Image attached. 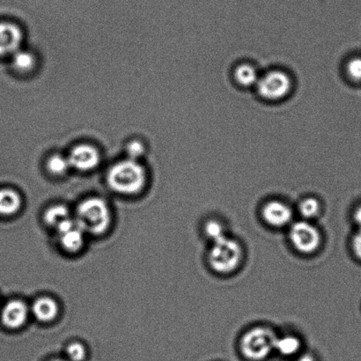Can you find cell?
I'll use <instances>...</instances> for the list:
<instances>
[{"instance_id": "6da1fadb", "label": "cell", "mask_w": 361, "mask_h": 361, "mask_svg": "<svg viewBox=\"0 0 361 361\" xmlns=\"http://www.w3.org/2000/svg\"><path fill=\"white\" fill-rule=\"evenodd\" d=\"M74 219L87 235H104L111 228L113 214L111 205L100 197L85 198L77 205Z\"/></svg>"}, {"instance_id": "7a4b0ae2", "label": "cell", "mask_w": 361, "mask_h": 361, "mask_svg": "<svg viewBox=\"0 0 361 361\" xmlns=\"http://www.w3.org/2000/svg\"><path fill=\"white\" fill-rule=\"evenodd\" d=\"M147 179L146 169L133 160L118 162L109 169L107 176L111 189L123 195L140 193L146 186Z\"/></svg>"}, {"instance_id": "3957f363", "label": "cell", "mask_w": 361, "mask_h": 361, "mask_svg": "<svg viewBox=\"0 0 361 361\" xmlns=\"http://www.w3.org/2000/svg\"><path fill=\"white\" fill-rule=\"evenodd\" d=\"M293 87L295 83L288 72L281 68H274L261 74L255 90L262 100L279 102L291 95Z\"/></svg>"}, {"instance_id": "277c9868", "label": "cell", "mask_w": 361, "mask_h": 361, "mask_svg": "<svg viewBox=\"0 0 361 361\" xmlns=\"http://www.w3.org/2000/svg\"><path fill=\"white\" fill-rule=\"evenodd\" d=\"M277 336L270 329L256 327L243 336L240 349L243 355L251 361H262L275 350Z\"/></svg>"}, {"instance_id": "5b68a950", "label": "cell", "mask_w": 361, "mask_h": 361, "mask_svg": "<svg viewBox=\"0 0 361 361\" xmlns=\"http://www.w3.org/2000/svg\"><path fill=\"white\" fill-rule=\"evenodd\" d=\"M242 247L235 240L226 236L214 242V246L209 253V263L212 268L221 274L235 271L242 263Z\"/></svg>"}, {"instance_id": "8992f818", "label": "cell", "mask_w": 361, "mask_h": 361, "mask_svg": "<svg viewBox=\"0 0 361 361\" xmlns=\"http://www.w3.org/2000/svg\"><path fill=\"white\" fill-rule=\"evenodd\" d=\"M289 237L295 249L304 254L314 252L321 244L319 231L307 221H298L293 224Z\"/></svg>"}, {"instance_id": "52a82bcc", "label": "cell", "mask_w": 361, "mask_h": 361, "mask_svg": "<svg viewBox=\"0 0 361 361\" xmlns=\"http://www.w3.org/2000/svg\"><path fill=\"white\" fill-rule=\"evenodd\" d=\"M60 247L67 253L80 252L86 244L87 233L77 224L74 217L55 230Z\"/></svg>"}, {"instance_id": "ba28073f", "label": "cell", "mask_w": 361, "mask_h": 361, "mask_svg": "<svg viewBox=\"0 0 361 361\" xmlns=\"http://www.w3.org/2000/svg\"><path fill=\"white\" fill-rule=\"evenodd\" d=\"M30 306L23 300H12L1 310V321L6 327L16 330L23 327L30 317Z\"/></svg>"}, {"instance_id": "9c48e42d", "label": "cell", "mask_w": 361, "mask_h": 361, "mask_svg": "<svg viewBox=\"0 0 361 361\" xmlns=\"http://www.w3.org/2000/svg\"><path fill=\"white\" fill-rule=\"evenodd\" d=\"M68 160L71 167L80 171H90L100 164V154L94 147L80 145L71 152Z\"/></svg>"}, {"instance_id": "30bf717a", "label": "cell", "mask_w": 361, "mask_h": 361, "mask_svg": "<svg viewBox=\"0 0 361 361\" xmlns=\"http://www.w3.org/2000/svg\"><path fill=\"white\" fill-rule=\"evenodd\" d=\"M262 215L269 225L282 228L288 225L293 219L292 209L283 202L272 200L265 204Z\"/></svg>"}, {"instance_id": "8fae6325", "label": "cell", "mask_w": 361, "mask_h": 361, "mask_svg": "<svg viewBox=\"0 0 361 361\" xmlns=\"http://www.w3.org/2000/svg\"><path fill=\"white\" fill-rule=\"evenodd\" d=\"M30 313L39 323H51L59 316V304L51 296H40L32 302Z\"/></svg>"}, {"instance_id": "7c38bea8", "label": "cell", "mask_w": 361, "mask_h": 361, "mask_svg": "<svg viewBox=\"0 0 361 361\" xmlns=\"http://www.w3.org/2000/svg\"><path fill=\"white\" fill-rule=\"evenodd\" d=\"M23 33L12 23H0V56L16 53L19 49Z\"/></svg>"}, {"instance_id": "4fadbf2b", "label": "cell", "mask_w": 361, "mask_h": 361, "mask_svg": "<svg viewBox=\"0 0 361 361\" xmlns=\"http://www.w3.org/2000/svg\"><path fill=\"white\" fill-rule=\"evenodd\" d=\"M260 77L259 70L252 63H240L233 70V80L243 88H255Z\"/></svg>"}, {"instance_id": "5bb4252c", "label": "cell", "mask_w": 361, "mask_h": 361, "mask_svg": "<svg viewBox=\"0 0 361 361\" xmlns=\"http://www.w3.org/2000/svg\"><path fill=\"white\" fill-rule=\"evenodd\" d=\"M73 218V214L65 204H52L44 212V221L46 225L53 229H56L63 223Z\"/></svg>"}, {"instance_id": "9a60e30c", "label": "cell", "mask_w": 361, "mask_h": 361, "mask_svg": "<svg viewBox=\"0 0 361 361\" xmlns=\"http://www.w3.org/2000/svg\"><path fill=\"white\" fill-rule=\"evenodd\" d=\"M21 207H23V197L17 191L10 189L0 190V215L16 214Z\"/></svg>"}, {"instance_id": "2e32d148", "label": "cell", "mask_w": 361, "mask_h": 361, "mask_svg": "<svg viewBox=\"0 0 361 361\" xmlns=\"http://www.w3.org/2000/svg\"><path fill=\"white\" fill-rule=\"evenodd\" d=\"M300 348H302V343L295 336H284L276 339L275 350L283 356L295 355L300 352Z\"/></svg>"}, {"instance_id": "e0dca14e", "label": "cell", "mask_w": 361, "mask_h": 361, "mask_svg": "<svg viewBox=\"0 0 361 361\" xmlns=\"http://www.w3.org/2000/svg\"><path fill=\"white\" fill-rule=\"evenodd\" d=\"M48 171L52 175L61 176L68 172L71 167L68 158L63 157L62 155H53L47 162Z\"/></svg>"}, {"instance_id": "ac0fdd59", "label": "cell", "mask_w": 361, "mask_h": 361, "mask_svg": "<svg viewBox=\"0 0 361 361\" xmlns=\"http://www.w3.org/2000/svg\"><path fill=\"white\" fill-rule=\"evenodd\" d=\"M320 210V202L314 197L304 198L299 205L300 215L307 219L316 218L319 214Z\"/></svg>"}, {"instance_id": "d6986e66", "label": "cell", "mask_w": 361, "mask_h": 361, "mask_svg": "<svg viewBox=\"0 0 361 361\" xmlns=\"http://www.w3.org/2000/svg\"><path fill=\"white\" fill-rule=\"evenodd\" d=\"M13 63L17 70L21 72L30 71L35 65L34 56L27 51H16L13 56Z\"/></svg>"}, {"instance_id": "ffe728a7", "label": "cell", "mask_w": 361, "mask_h": 361, "mask_svg": "<svg viewBox=\"0 0 361 361\" xmlns=\"http://www.w3.org/2000/svg\"><path fill=\"white\" fill-rule=\"evenodd\" d=\"M66 353L69 361H84L87 355L86 346L78 341L70 343L67 345Z\"/></svg>"}, {"instance_id": "44dd1931", "label": "cell", "mask_w": 361, "mask_h": 361, "mask_svg": "<svg viewBox=\"0 0 361 361\" xmlns=\"http://www.w3.org/2000/svg\"><path fill=\"white\" fill-rule=\"evenodd\" d=\"M346 75L355 82H361V56L350 59L345 65Z\"/></svg>"}, {"instance_id": "7402d4cb", "label": "cell", "mask_w": 361, "mask_h": 361, "mask_svg": "<svg viewBox=\"0 0 361 361\" xmlns=\"http://www.w3.org/2000/svg\"><path fill=\"white\" fill-rule=\"evenodd\" d=\"M205 235L210 238L212 242L224 238V226L217 221H210L207 223L204 228Z\"/></svg>"}, {"instance_id": "603a6c76", "label": "cell", "mask_w": 361, "mask_h": 361, "mask_svg": "<svg viewBox=\"0 0 361 361\" xmlns=\"http://www.w3.org/2000/svg\"><path fill=\"white\" fill-rule=\"evenodd\" d=\"M145 152L143 144L140 141H133L127 147V153L130 157V160L136 161L137 158L142 157Z\"/></svg>"}, {"instance_id": "cb8c5ba5", "label": "cell", "mask_w": 361, "mask_h": 361, "mask_svg": "<svg viewBox=\"0 0 361 361\" xmlns=\"http://www.w3.org/2000/svg\"><path fill=\"white\" fill-rule=\"evenodd\" d=\"M353 249L357 257L361 259V229L355 233L353 239Z\"/></svg>"}, {"instance_id": "d4e9b609", "label": "cell", "mask_w": 361, "mask_h": 361, "mask_svg": "<svg viewBox=\"0 0 361 361\" xmlns=\"http://www.w3.org/2000/svg\"><path fill=\"white\" fill-rule=\"evenodd\" d=\"M353 218H355L357 225H358L360 226V229H361V205L356 209Z\"/></svg>"}, {"instance_id": "484cf974", "label": "cell", "mask_w": 361, "mask_h": 361, "mask_svg": "<svg viewBox=\"0 0 361 361\" xmlns=\"http://www.w3.org/2000/svg\"><path fill=\"white\" fill-rule=\"evenodd\" d=\"M298 361H316L314 357L311 355H304L302 357H300Z\"/></svg>"}, {"instance_id": "4316f807", "label": "cell", "mask_w": 361, "mask_h": 361, "mask_svg": "<svg viewBox=\"0 0 361 361\" xmlns=\"http://www.w3.org/2000/svg\"><path fill=\"white\" fill-rule=\"evenodd\" d=\"M51 361H69L68 360H61V359H58V360H53Z\"/></svg>"}]
</instances>
